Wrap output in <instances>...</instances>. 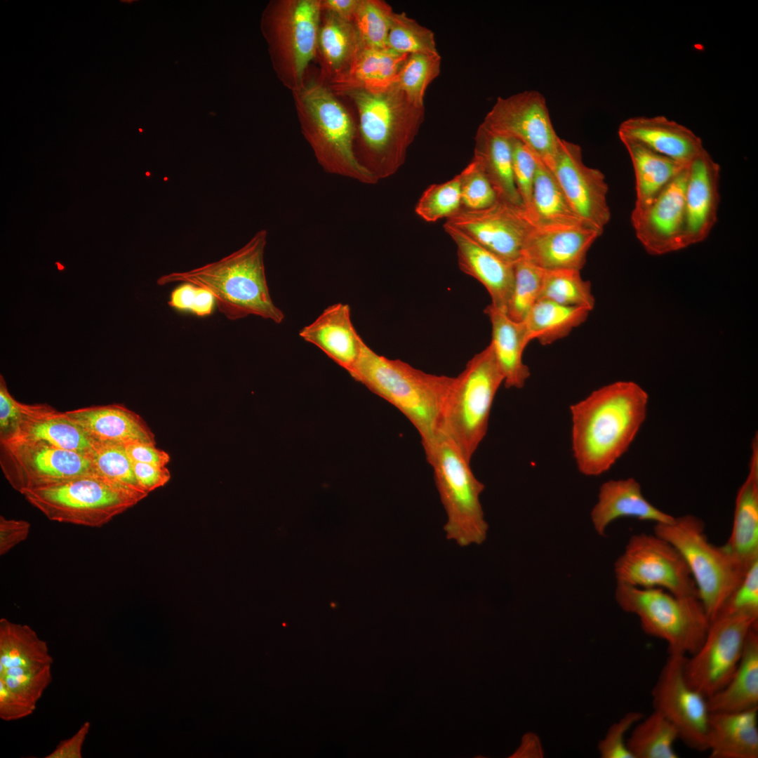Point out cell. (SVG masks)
Masks as SVG:
<instances>
[{
	"label": "cell",
	"mask_w": 758,
	"mask_h": 758,
	"mask_svg": "<svg viewBox=\"0 0 758 758\" xmlns=\"http://www.w3.org/2000/svg\"><path fill=\"white\" fill-rule=\"evenodd\" d=\"M363 48L352 22L321 11L317 55L319 77L326 83L342 75Z\"/></svg>",
	"instance_id": "32"
},
{
	"label": "cell",
	"mask_w": 758,
	"mask_h": 758,
	"mask_svg": "<svg viewBox=\"0 0 758 758\" xmlns=\"http://www.w3.org/2000/svg\"><path fill=\"white\" fill-rule=\"evenodd\" d=\"M720 166L705 149L687 166L684 191V247L708 237L717 221Z\"/></svg>",
	"instance_id": "20"
},
{
	"label": "cell",
	"mask_w": 758,
	"mask_h": 758,
	"mask_svg": "<svg viewBox=\"0 0 758 758\" xmlns=\"http://www.w3.org/2000/svg\"><path fill=\"white\" fill-rule=\"evenodd\" d=\"M552 171L582 221L602 234L611 219L604 173L583 163L578 145L561 138Z\"/></svg>",
	"instance_id": "18"
},
{
	"label": "cell",
	"mask_w": 758,
	"mask_h": 758,
	"mask_svg": "<svg viewBox=\"0 0 758 758\" xmlns=\"http://www.w3.org/2000/svg\"><path fill=\"white\" fill-rule=\"evenodd\" d=\"M481 124L498 134L521 141L552 171L560 138L540 93L526 91L498 98Z\"/></svg>",
	"instance_id": "15"
},
{
	"label": "cell",
	"mask_w": 758,
	"mask_h": 758,
	"mask_svg": "<svg viewBox=\"0 0 758 758\" xmlns=\"http://www.w3.org/2000/svg\"><path fill=\"white\" fill-rule=\"evenodd\" d=\"M601 234L587 225L556 230L533 227L524 241L521 258L543 270L580 271L589 249Z\"/></svg>",
	"instance_id": "21"
},
{
	"label": "cell",
	"mask_w": 758,
	"mask_h": 758,
	"mask_svg": "<svg viewBox=\"0 0 758 758\" xmlns=\"http://www.w3.org/2000/svg\"><path fill=\"white\" fill-rule=\"evenodd\" d=\"M491 324L493 353L504 378L506 388L521 389L531 375L523 361L524 351L529 343L522 322L511 319L491 303L484 309Z\"/></svg>",
	"instance_id": "30"
},
{
	"label": "cell",
	"mask_w": 758,
	"mask_h": 758,
	"mask_svg": "<svg viewBox=\"0 0 758 758\" xmlns=\"http://www.w3.org/2000/svg\"><path fill=\"white\" fill-rule=\"evenodd\" d=\"M734 615H745L758 618V560L748 568L739 584L714 618Z\"/></svg>",
	"instance_id": "48"
},
{
	"label": "cell",
	"mask_w": 758,
	"mask_h": 758,
	"mask_svg": "<svg viewBox=\"0 0 758 758\" xmlns=\"http://www.w3.org/2000/svg\"><path fill=\"white\" fill-rule=\"evenodd\" d=\"M298 334L347 372L357 361L364 341L352 322L350 305L342 302L324 309L314 321L301 328Z\"/></svg>",
	"instance_id": "26"
},
{
	"label": "cell",
	"mask_w": 758,
	"mask_h": 758,
	"mask_svg": "<svg viewBox=\"0 0 758 758\" xmlns=\"http://www.w3.org/2000/svg\"><path fill=\"white\" fill-rule=\"evenodd\" d=\"M133 469L140 487L146 493L164 486L171 479L166 466L132 462Z\"/></svg>",
	"instance_id": "55"
},
{
	"label": "cell",
	"mask_w": 758,
	"mask_h": 758,
	"mask_svg": "<svg viewBox=\"0 0 758 758\" xmlns=\"http://www.w3.org/2000/svg\"><path fill=\"white\" fill-rule=\"evenodd\" d=\"M359 0H320L321 11L333 13L343 20L352 22Z\"/></svg>",
	"instance_id": "59"
},
{
	"label": "cell",
	"mask_w": 758,
	"mask_h": 758,
	"mask_svg": "<svg viewBox=\"0 0 758 758\" xmlns=\"http://www.w3.org/2000/svg\"><path fill=\"white\" fill-rule=\"evenodd\" d=\"M745 570L758 560V437L752 441L748 474L739 488L730 536L724 545Z\"/></svg>",
	"instance_id": "27"
},
{
	"label": "cell",
	"mask_w": 758,
	"mask_h": 758,
	"mask_svg": "<svg viewBox=\"0 0 758 758\" xmlns=\"http://www.w3.org/2000/svg\"><path fill=\"white\" fill-rule=\"evenodd\" d=\"M617 583L661 588L674 595L698 597L691 572L678 550L653 534L632 535L614 563Z\"/></svg>",
	"instance_id": "12"
},
{
	"label": "cell",
	"mask_w": 758,
	"mask_h": 758,
	"mask_svg": "<svg viewBox=\"0 0 758 758\" xmlns=\"http://www.w3.org/2000/svg\"><path fill=\"white\" fill-rule=\"evenodd\" d=\"M677 739L675 727L653 710L637 723L626 744L633 758H677L674 747Z\"/></svg>",
	"instance_id": "39"
},
{
	"label": "cell",
	"mask_w": 758,
	"mask_h": 758,
	"mask_svg": "<svg viewBox=\"0 0 758 758\" xmlns=\"http://www.w3.org/2000/svg\"><path fill=\"white\" fill-rule=\"evenodd\" d=\"M35 709L0 681V717L2 719H20L32 714Z\"/></svg>",
	"instance_id": "56"
},
{
	"label": "cell",
	"mask_w": 758,
	"mask_h": 758,
	"mask_svg": "<svg viewBox=\"0 0 758 758\" xmlns=\"http://www.w3.org/2000/svg\"><path fill=\"white\" fill-rule=\"evenodd\" d=\"M444 224L510 263L521 258L524 241L533 228L524 208L500 199L482 210L461 208Z\"/></svg>",
	"instance_id": "17"
},
{
	"label": "cell",
	"mask_w": 758,
	"mask_h": 758,
	"mask_svg": "<svg viewBox=\"0 0 758 758\" xmlns=\"http://www.w3.org/2000/svg\"><path fill=\"white\" fill-rule=\"evenodd\" d=\"M65 412L92 441L156 444L155 435L145 420L122 404L91 406Z\"/></svg>",
	"instance_id": "24"
},
{
	"label": "cell",
	"mask_w": 758,
	"mask_h": 758,
	"mask_svg": "<svg viewBox=\"0 0 758 758\" xmlns=\"http://www.w3.org/2000/svg\"><path fill=\"white\" fill-rule=\"evenodd\" d=\"M653 533L671 543L682 556L710 622L746 571L724 545L717 546L710 542L704 522L694 515L674 517L667 524H655Z\"/></svg>",
	"instance_id": "10"
},
{
	"label": "cell",
	"mask_w": 758,
	"mask_h": 758,
	"mask_svg": "<svg viewBox=\"0 0 758 758\" xmlns=\"http://www.w3.org/2000/svg\"><path fill=\"white\" fill-rule=\"evenodd\" d=\"M510 140L514 180L526 212L531 204L538 163L540 159L521 141L512 138Z\"/></svg>",
	"instance_id": "49"
},
{
	"label": "cell",
	"mask_w": 758,
	"mask_h": 758,
	"mask_svg": "<svg viewBox=\"0 0 758 758\" xmlns=\"http://www.w3.org/2000/svg\"><path fill=\"white\" fill-rule=\"evenodd\" d=\"M526 213L533 227L538 230L586 225L573 210L552 171L540 160Z\"/></svg>",
	"instance_id": "34"
},
{
	"label": "cell",
	"mask_w": 758,
	"mask_h": 758,
	"mask_svg": "<svg viewBox=\"0 0 758 758\" xmlns=\"http://www.w3.org/2000/svg\"><path fill=\"white\" fill-rule=\"evenodd\" d=\"M473 158L487 175L499 199L524 209L514 180L510 138L481 124L475 135Z\"/></svg>",
	"instance_id": "35"
},
{
	"label": "cell",
	"mask_w": 758,
	"mask_h": 758,
	"mask_svg": "<svg viewBox=\"0 0 758 758\" xmlns=\"http://www.w3.org/2000/svg\"><path fill=\"white\" fill-rule=\"evenodd\" d=\"M648 400L637 383L618 381L570 406L571 447L580 473L600 475L628 450L646 419Z\"/></svg>",
	"instance_id": "1"
},
{
	"label": "cell",
	"mask_w": 758,
	"mask_h": 758,
	"mask_svg": "<svg viewBox=\"0 0 758 758\" xmlns=\"http://www.w3.org/2000/svg\"><path fill=\"white\" fill-rule=\"evenodd\" d=\"M132 462L166 466L170 461L168 453L156 447V444L135 441L124 445Z\"/></svg>",
	"instance_id": "57"
},
{
	"label": "cell",
	"mask_w": 758,
	"mask_h": 758,
	"mask_svg": "<svg viewBox=\"0 0 758 758\" xmlns=\"http://www.w3.org/2000/svg\"><path fill=\"white\" fill-rule=\"evenodd\" d=\"M439 53L408 55L394 84L418 107H424V96L430 83L440 72Z\"/></svg>",
	"instance_id": "42"
},
{
	"label": "cell",
	"mask_w": 758,
	"mask_h": 758,
	"mask_svg": "<svg viewBox=\"0 0 758 758\" xmlns=\"http://www.w3.org/2000/svg\"><path fill=\"white\" fill-rule=\"evenodd\" d=\"M627 149L635 176L634 207L649 205L687 166L660 154L643 144L620 140Z\"/></svg>",
	"instance_id": "37"
},
{
	"label": "cell",
	"mask_w": 758,
	"mask_h": 758,
	"mask_svg": "<svg viewBox=\"0 0 758 758\" xmlns=\"http://www.w3.org/2000/svg\"><path fill=\"white\" fill-rule=\"evenodd\" d=\"M394 11L383 0H359L352 24L363 48L387 49Z\"/></svg>",
	"instance_id": "41"
},
{
	"label": "cell",
	"mask_w": 758,
	"mask_h": 758,
	"mask_svg": "<svg viewBox=\"0 0 758 758\" xmlns=\"http://www.w3.org/2000/svg\"><path fill=\"white\" fill-rule=\"evenodd\" d=\"M686 656L668 653L651 691L654 711L677 729L679 739L691 749L707 750L710 712L707 698L686 682L684 665Z\"/></svg>",
	"instance_id": "16"
},
{
	"label": "cell",
	"mask_w": 758,
	"mask_h": 758,
	"mask_svg": "<svg viewBox=\"0 0 758 758\" xmlns=\"http://www.w3.org/2000/svg\"><path fill=\"white\" fill-rule=\"evenodd\" d=\"M215 303L214 297L208 290L187 282L175 288L168 302L171 307L190 311L199 317L211 314Z\"/></svg>",
	"instance_id": "51"
},
{
	"label": "cell",
	"mask_w": 758,
	"mask_h": 758,
	"mask_svg": "<svg viewBox=\"0 0 758 758\" xmlns=\"http://www.w3.org/2000/svg\"><path fill=\"white\" fill-rule=\"evenodd\" d=\"M686 179L687 167L649 205L634 208L631 213V223L636 237L651 255H659L684 248Z\"/></svg>",
	"instance_id": "19"
},
{
	"label": "cell",
	"mask_w": 758,
	"mask_h": 758,
	"mask_svg": "<svg viewBox=\"0 0 758 758\" xmlns=\"http://www.w3.org/2000/svg\"><path fill=\"white\" fill-rule=\"evenodd\" d=\"M460 174L462 209L482 210L493 206L499 200L493 186L474 158Z\"/></svg>",
	"instance_id": "47"
},
{
	"label": "cell",
	"mask_w": 758,
	"mask_h": 758,
	"mask_svg": "<svg viewBox=\"0 0 758 758\" xmlns=\"http://www.w3.org/2000/svg\"><path fill=\"white\" fill-rule=\"evenodd\" d=\"M590 312L539 299L522 321L527 340L528 343L537 340L543 345H551L583 324Z\"/></svg>",
	"instance_id": "38"
},
{
	"label": "cell",
	"mask_w": 758,
	"mask_h": 758,
	"mask_svg": "<svg viewBox=\"0 0 758 758\" xmlns=\"http://www.w3.org/2000/svg\"><path fill=\"white\" fill-rule=\"evenodd\" d=\"M46 641L29 626L0 620V675L23 672L51 665Z\"/></svg>",
	"instance_id": "36"
},
{
	"label": "cell",
	"mask_w": 758,
	"mask_h": 758,
	"mask_svg": "<svg viewBox=\"0 0 758 758\" xmlns=\"http://www.w3.org/2000/svg\"><path fill=\"white\" fill-rule=\"evenodd\" d=\"M292 93L301 133L327 173L364 184L378 181L355 152L357 122L319 76L305 79Z\"/></svg>",
	"instance_id": "5"
},
{
	"label": "cell",
	"mask_w": 758,
	"mask_h": 758,
	"mask_svg": "<svg viewBox=\"0 0 758 758\" xmlns=\"http://www.w3.org/2000/svg\"><path fill=\"white\" fill-rule=\"evenodd\" d=\"M590 517L594 530L601 536L613 521L623 517L654 524H667L674 519L651 504L644 496L640 484L632 477L603 483Z\"/></svg>",
	"instance_id": "25"
},
{
	"label": "cell",
	"mask_w": 758,
	"mask_h": 758,
	"mask_svg": "<svg viewBox=\"0 0 758 758\" xmlns=\"http://www.w3.org/2000/svg\"><path fill=\"white\" fill-rule=\"evenodd\" d=\"M644 714L631 711L625 714L618 722L608 729L604 738L598 744V750L602 758H633L628 750L625 736L634 724L639 722Z\"/></svg>",
	"instance_id": "52"
},
{
	"label": "cell",
	"mask_w": 758,
	"mask_h": 758,
	"mask_svg": "<svg viewBox=\"0 0 758 758\" xmlns=\"http://www.w3.org/2000/svg\"><path fill=\"white\" fill-rule=\"evenodd\" d=\"M20 420V402L10 394L4 376L0 375V441L11 439Z\"/></svg>",
	"instance_id": "53"
},
{
	"label": "cell",
	"mask_w": 758,
	"mask_h": 758,
	"mask_svg": "<svg viewBox=\"0 0 758 758\" xmlns=\"http://www.w3.org/2000/svg\"><path fill=\"white\" fill-rule=\"evenodd\" d=\"M20 408L18 427L10 439L42 440L85 454L91 451L95 441H92L72 421L66 412L58 411L46 404H27L20 402Z\"/></svg>",
	"instance_id": "28"
},
{
	"label": "cell",
	"mask_w": 758,
	"mask_h": 758,
	"mask_svg": "<svg viewBox=\"0 0 758 758\" xmlns=\"http://www.w3.org/2000/svg\"><path fill=\"white\" fill-rule=\"evenodd\" d=\"M387 49L397 53H439L433 32L405 13H394L387 41Z\"/></svg>",
	"instance_id": "44"
},
{
	"label": "cell",
	"mask_w": 758,
	"mask_h": 758,
	"mask_svg": "<svg viewBox=\"0 0 758 758\" xmlns=\"http://www.w3.org/2000/svg\"><path fill=\"white\" fill-rule=\"evenodd\" d=\"M22 495L51 521L100 528L148 493L91 474L29 490Z\"/></svg>",
	"instance_id": "8"
},
{
	"label": "cell",
	"mask_w": 758,
	"mask_h": 758,
	"mask_svg": "<svg viewBox=\"0 0 758 758\" xmlns=\"http://www.w3.org/2000/svg\"><path fill=\"white\" fill-rule=\"evenodd\" d=\"M51 665L10 675H0V681L36 708L38 700L52 680Z\"/></svg>",
	"instance_id": "50"
},
{
	"label": "cell",
	"mask_w": 758,
	"mask_h": 758,
	"mask_svg": "<svg viewBox=\"0 0 758 758\" xmlns=\"http://www.w3.org/2000/svg\"><path fill=\"white\" fill-rule=\"evenodd\" d=\"M87 455L96 474L119 485L145 492L136 480L132 461L124 445L95 441Z\"/></svg>",
	"instance_id": "45"
},
{
	"label": "cell",
	"mask_w": 758,
	"mask_h": 758,
	"mask_svg": "<svg viewBox=\"0 0 758 758\" xmlns=\"http://www.w3.org/2000/svg\"><path fill=\"white\" fill-rule=\"evenodd\" d=\"M31 524L22 519H6L0 517V555L7 554L17 545L25 540L29 533Z\"/></svg>",
	"instance_id": "54"
},
{
	"label": "cell",
	"mask_w": 758,
	"mask_h": 758,
	"mask_svg": "<svg viewBox=\"0 0 758 758\" xmlns=\"http://www.w3.org/2000/svg\"><path fill=\"white\" fill-rule=\"evenodd\" d=\"M514 272L505 313L511 319L522 322L540 298L545 270L521 258L514 263Z\"/></svg>",
	"instance_id": "43"
},
{
	"label": "cell",
	"mask_w": 758,
	"mask_h": 758,
	"mask_svg": "<svg viewBox=\"0 0 758 758\" xmlns=\"http://www.w3.org/2000/svg\"><path fill=\"white\" fill-rule=\"evenodd\" d=\"M540 299L590 311L595 304L590 282L581 277L580 271L573 270H545Z\"/></svg>",
	"instance_id": "40"
},
{
	"label": "cell",
	"mask_w": 758,
	"mask_h": 758,
	"mask_svg": "<svg viewBox=\"0 0 758 758\" xmlns=\"http://www.w3.org/2000/svg\"><path fill=\"white\" fill-rule=\"evenodd\" d=\"M357 111L355 152L361 164L380 180L395 174L424 119V107L411 103L394 84L381 91L350 90Z\"/></svg>",
	"instance_id": "2"
},
{
	"label": "cell",
	"mask_w": 758,
	"mask_h": 758,
	"mask_svg": "<svg viewBox=\"0 0 758 758\" xmlns=\"http://www.w3.org/2000/svg\"><path fill=\"white\" fill-rule=\"evenodd\" d=\"M444 228L456 245L460 269L479 281L488 293L491 304L505 312L514 283V263L503 260L461 231L446 224Z\"/></svg>",
	"instance_id": "23"
},
{
	"label": "cell",
	"mask_w": 758,
	"mask_h": 758,
	"mask_svg": "<svg viewBox=\"0 0 758 758\" xmlns=\"http://www.w3.org/2000/svg\"><path fill=\"white\" fill-rule=\"evenodd\" d=\"M90 727L89 722H84L72 736L60 741L45 758H81L82 747Z\"/></svg>",
	"instance_id": "58"
},
{
	"label": "cell",
	"mask_w": 758,
	"mask_h": 758,
	"mask_svg": "<svg viewBox=\"0 0 758 758\" xmlns=\"http://www.w3.org/2000/svg\"><path fill=\"white\" fill-rule=\"evenodd\" d=\"M267 237V232L260 230L229 255L189 271L163 275L157 284L187 282L205 288L229 320L254 315L281 324L285 316L271 298L265 274Z\"/></svg>",
	"instance_id": "3"
},
{
	"label": "cell",
	"mask_w": 758,
	"mask_h": 758,
	"mask_svg": "<svg viewBox=\"0 0 758 758\" xmlns=\"http://www.w3.org/2000/svg\"><path fill=\"white\" fill-rule=\"evenodd\" d=\"M758 618L745 615L719 616L710 620L700 648L686 658L687 684L707 699L731 679L740 660L750 630Z\"/></svg>",
	"instance_id": "14"
},
{
	"label": "cell",
	"mask_w": 758,
	"mask_h": 758,
	"mask_svg": "<svg viewBox=\"0 0 758 758\" xmlns=\"http://www.w3.org/2000/svg\"><path fill=\"white\" fill-rule=\"evenodd\" d=\"M709 712L758 708V627L750 630L739 664L729 681L707 699Z\"/></svg>",
	"instance_id": "33"
},
{
	"label": "cell",
	"mask_w": 758,
	"mask_h": 758,
	"mask_svg": "<svg viewBox=\"0 0 758 758\" xmlns=\"http://www.w3.org/2000/svg\"><path fill=\"white\" fill-rule=\"evenodd\" d=\"M615 599L621 609L639 618L646 634L667 643L668 653L691 656L704 641L710 619L698 597L617 583Z\"/></svg>",
	"instance_id": "9"
},
{
	"label": "cell",
	"mask_w": 758,
	"mask_h": 758,
	"mask_svg": "<svg viewBox=\"0 0 758 758\" xmlns=\"http://www.w3.org/2000/svg\"><path fill=\"white\" fill-rule=\"evenodd\" d=\"M423 446L447 514L444 527L446 538L460 547L481 544L488 528L479 500L484 484L474 476L470 462L442 431Z\"/></svg>",
	"instance_id": "6"
},
{
	"label": "cell",
	"mask_w": 758,
	"mask_h": 758,
	"mask_svg": "<svg viewBox=\"0 0 758 758\" xmlns=\"http://www.w3.org/2000/svg\"><path fill=\"white\" fill-rule=\"evenodd\" d=\"M618 135L620 140L639 142L686 166L705 149L701 139L691 130L664 116L627 119L620 124Z\"/></svg>",
	"instance_id": "22"
},
{
	"label": "cell",
	"mask_w": 758,
	"mask_h": 758,
	"mask_svg": "<svg viewBox=\"0 0 758 758\" xmlns=\"http://www.w3.org/2000/svg\"><path fill=\"white\" fill-rule=\"evenodd\" d=\"M757 710L710 712L707 746L710 758H757Z\"/></svg>",
	"instance_id": "29"
},
{
	"label": "cell",
	"mask_w": 758,
	"mask_h": 758,
	"mask_svg": "<svg viewBox=\"0 0 758 758\" xmlns=\"http://www.w3.org/2000/svg\"><path fill=\"white\" fill-rule=\"evenodd\" d=\"M348 373L406 417L418 432L422 445L439 432L453 377L427 373L400 359H388L377 354L364 341L357 361Z\"/></svg>",
	"instance_id": "4"
},
{
	"label": "cell",
	"mask_w": 758,
	"mask_h": 758,
	"mask_svg": "<svg viewBox=\"0 0 758 758\" xmlns=\"http://www.w3.org/2000/svg\"><path fill=\"white\" fill-rule=\"evenodd\" d=\"M461 176L429 186L418 201L415 211L426 222H433L456 214L461 209Z\"/></svg>",
	"instance_id": "46"
},
{
	"label": "cell",
	"mask_w": 758,
	"mask_h": 758,
	"mask_svg": "<svg viewBox=\"0 0 758 758\" xmlns=\"http://www.w3.org/2000/svg\"><path fill=\"white\" fill-rule=\"evenodd\" d=\"M389 49L362 48L350 67L327 83L338 96L350 90L381 91L393 86L407 58Z\"/></svg>",
	"instance_id": "31"
},
{
	"label": "cell",
	"mask_w": 758,
	"mask_h": 758,
	"mask_svg": "<svg viewBox=\"0 0 758 758\" xmlns=\"http://www.w3.org/2000/svg\"><path fill=\"white\" fill-rule=\"evenodd\" d=\"M0 465L8 482L21 494L79 476L96 474L87 454L34 439L0 441Z\"/></svg>",
	"instance_id": "13"
},
{
	"label": "cell",
	"mask_w": 758,
	"mask_h": 758,
	"mask_svg": "<svg viewBox=\"0 0 758 758\" xmlns=\"http://www.w3.org/2000/svg\"><path fill=\"white\" fill-rule=\"evenodd\" d=\"M503 382L491 343L453 377L439 430L454 441L469 462L487 433L492 405Z\"/></svg>",
	"instance_id": "7"
},
{
	"label": "cell",
	"mask_w": 758,
	"mask_h": 758,
	"mask_svg": "<svg viewBox=\"0 0 758 758\" xmlns=\"http://www.w3.org/2000/svg\"><path fill=\"white\" fill-rule=\"evenodd\" d=\"M321 15L320 0H281L274 3L267 16L277 71L291 92L302 85L316 58Z\"/></svg>",
	"instance_id": "11"
}]
</instances>
